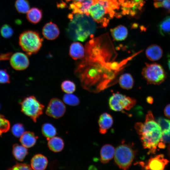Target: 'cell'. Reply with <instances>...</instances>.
<instances>
[{
    "instance_id": "17",
    "label": "cell",
    "mask_w": 170,
    "mask_h": 170,
    "mask_svg": "<svg viewBox=\"0 0 170 170\" xmlns=\"http://www.w3.org/2000/svg\"><path fill=\"white\" fill-rule=\"evenodd\" d=\"M106 8L99 3L92 5L88 9V12L93 19L98 20L101 19L106 12Z\"/></svg>"
},
{
    "instance_id": "32",
    "label": "cell",
    "mask_w": 170,
    "mask_h": 170,
    "mask_svg": "<svg viewBox=\"0 0 170 170\" xmlns=\"http://www.w3.org/2000/svg\"><path fill=\"white\" fill-rule=\"evenodd\" d=\"M12 132L16 137H20L25 132V128L21 124L17 123L12 127Z\"/></svg>"
},
{
    "instance_id": "24",
    "label": "cell",
    "mask_w": 170,
    "mask_h": 170,
    "mask_svg": "<svg viewBox=\"0 0 170 170\" xmlns=\"http://www.w3.org/2000/svg\"><path fill=\"white\" fill-rule=\"evenodd\" d=\"M42 132L43 135L48 140L55 136L57 133L56 129L52 124L46 123L42 127Z\"/></svg>"
},
{
    "instance_id": "10",
    "label": "cell",
    "mask_w": 170,
    "mask_h": 170,
    "mask_svg": "<svg viewBox=\"0 0 170 170\" xmlns=\"http://www.w3.org/2000/svg\"><path fill=\"white\" fill-rule=\"evenodd\" d=\"M168 162L163 155L160 154L150 158L143 167L146 170H162Z\"/></svg>"
},
{
    "instance_id": "15",
    "label": "cell",
    "mask_w": 170,
    "mask_h": 170,
    "mask_svg": "<svg viewBox=\"0 0 170 170\" xmlns=\"http://www.w3.org/2000/svg\"><path fill=\"white\" fill-rule=\"evenodd\" d=\"M85 49L79 42H74L71 45L69 49L70 56L74 60L80 59L85 56Z\"/></svg>"
},
{
    "instance_id": "3",
    "label": "cell",
    "mask_w": 170,
    "mask_h": 170,
    "mask_svg": "<svg viewBox=\"0 0 170 170\" xmlns=\"http://www.w3.org/2000/svg\"><path fill=\"white\" fill-rule=\"evenodd\" d=\"M43 39L39 34L35 31H27L20 36L19 45L22 49L30 55L37 53L42 44Z\"/></svg>"
},
{
    "instance_id": "39",
    "label": "cell",
    "mask_w": 170,
    "mask_h": 170,
    "mask_svg": "<svg viewBox=\"0 0 170 170\" xmlns=\"http://www.w3.org/2000/svg\"><path fill=\"white\" fill-rule=\"evenodd\" d=\"M153 99L150 96L146 98L147 102L150 104H152L153 102Z\"/></svg>"
},
{
    "instance_id": "20",
    "label": "cell",
    "mask_w": 170,
    "mask_h": 170,
    "mask_svg": "<svg viewBox=\"0 0 170 170\" xmlns=\"http://www.w3.org/2000/svg\"><path fill=\"white\" fill-rule=\"evenodd\" d=\"M112 37L117 41L124 40L127 37L128 31L124 26L120 25L110 30Z\"/></svg>"
},
{
    "instance_id": "31",
    "label": "cell",
    "mask_w": 170,
    "mask_h": 170,
    "mask_svg": "<svg viewBox=\"0 0 170 170\" xmlns=\"http://www.w3.org/2000/svg\"><path fill=\"white\" fill-rule=\"evenodd\" d=\"M0 33L3 37L5 38H8L13 35L14 31L9 25L8 24H5L1 27Z\"/></svg>"
},
{
    "instance_id": "6",
    "label": "cell",
    "mask_w": 170,
    "mask_h": 170,
    "mask_svg": "<svg viewBox=\"0 0 170 170\" xmlns=\"http://www.w3.org/2000/svg\"><path fill=\"white\" fill-rule=\"evenodd\" d=\"M21 111L34 122L42 114L44 106L33 96L25 98L21 103Z\"/></svg>"
},
{
    "instance_id": "2",
    "label": "cell",
    "mask_w": 170,
    "mask_h": 170,
    "mask_svg": "<svg viewBox=\"0 0 170 170\" xmlns=\"http://www.w3.org/2000/svg\"><path fill=\"white\" fill-rule=\"evenodd\" d=\"M73 17L69 15L71 19L67 31L71 39L84 42L95 30V24L87 15L76 14Z\"/></svg>"
},
{
    "instance_id": "35",
    "label": "cell",
    "mask_w": 170,
    "mask_h": 170,
    "mask_svg": "<svg viewBox=\"0 0 170 170\" xmlns=\"http://www.w3.org/2000/svg\"><path fill=\"white\" fill-rule=\"evenodd\" d=\"M14 170H31L32 168L29 165L24 163H17L12 168L9 169Z\"/></svg>"
},
{
    "instance_id": "23",
    "label": "cell",
    "mask_w": 170,
    "mask_h": 170,
    "mask_svg": "<svg viewBox=\"0 0 170 170\" xmlns=\"http://www.w3.org/2000/svg\"><path fill=\"white\" fill-rule=\"evenodd\" d=\"M42 16V12L40 9L33 8L27 12L26 17L29 21L33 24H36L40 21Z\"/></svg>"
},
{
    "instance_id": "38",
    "label": "cell",
    "mask_w": 170,
    "mask_h": 170,
    "mask_svg": "<svg viewBox=\"0 0 170 170\" xmlns=\"http://www.w3.org/2000/svg\"><path fill=\"white\" fill-rule=\"evenodd\" d=\"M164 112L166 116L170 119V104L167 105L165 107Z\"/></svg>"
},
{
    "instance_id": "16",
    "label": "cell",
    "mask_w": 170,
    "mask_h": 170,
    "mask_svg": "<svg viewBox=\"0 0 170 170\" xmlns=\"http://www.w3.org/2000/svg\"><path fill=\"white\" fill-rule=\"evenodd\" d=\"M115 151V149L111 145L107 144L104 145L100 151L101 162L106 163L111 160L114 156Z\"/></svg>"
},
{
    "instance_id": "12",
    "label": "cell",
    "mask_w": 170,
    "mask_h": 170,
    "mask_svg": "<svg viewBox=\"0 0 170 170\" xmlns=\"http://www.w3.org/2000/svg\"><path fill=\"white\" fill-rule=\"evenodd\" d=\"M113 123V118L110 114L107 113L102 114L98 121L100 133L102 134H105L111 127Z\"/></svg>"
},
{
    "instance_id": "4",
    "label": "cell",
    "mask_w": 170,
    "mask_h": 170,
    "mask_svg": "<svg viewBox=\"0 0 170 170\" xmlns=\"http://www.w3.org/2000/svg\"><path fill=\"white\" fill-rule=\"evenodd\" d=\"M142 75L148 84L159 85L167 78V74L163 67L156 63L145 64Z\"/></svg>"
},
{
    "instance_id": "27",
    "label": "cell",
    "mask_w": 170,
    "mask_h": 170,
    "mask_svg": "<svg viewBox=\"0 0 170 170\" xmlns=\"http://www.w3.org/2000/svg\"><path fill=\"white\" fill-rule=\"evenodd\" d=\"M15 6L17 10L21 13H26L30 9L29 3L27 0H16Z\"/></svg>"
},
{
    "instance_id": "40",
    "label": "cell",
    "mask_w": 170,
    "mask_h": 170,
    "mask_svg": "<svg viewBox=\"0 0 170 170\" xmlns=\"http://www.w3.org/2000/svg\"><path fill=\"white\" fill-rule=\"evenodd\" d=\"M167 64L168 67L170 71V53L167 55Z\"/></svg>"
},
{
    "instance_id": "26",
    "label": "cell",
    "mask_w": 170,
    "mask_h": 170,
    "mask_svg": "<svg viewBox=\"0 0 170 170\" xmlns=\"http://www.w3.org/2000/svg\"><path fill=\"white\" fill-rule=\"evenodd\" d=\"M156 122L161 127L162 134L167 135L170 133V120L162 117H159Z\"/></svg>"
},
{
    "instance_id": "29",
    "label": "cell",
    "mask_w": 170,
    "mask_h": 170,
    "mask_svg": "<svg viewBox=\"0 0 170 170\" xmlns=\"http://www.w3.org/2000/svg\"><path fill=\"white\" fill-rule=\"evenodd\" d=\"M63 99L64 103L71 106L77 105L80 102L78 97L72 94L66 93L64 95Z\"/></svg>"
},
{
    "instance_id": "14",
    "label": "cell",
    "mask_w": 170,
    "mask_h": 170,
    "mask_svg": "<svg viewBox=\"0 0 170 170\" xmlns=\"http://www.w3.org/2000/svg\"><path fill=\"white\" fill-rule=\"evenodd\" d=\"M163 52L160 46L152 44L148 47L145 51L146 57L150 60L156 61L160 59L162 56Z\"/></svg>"
},
{
    "instance_id": "37",
    "label": "cell",
    "mask_w": 170,
    "mask_h": 170,
    "mask_svg": "<svg viewBox=\"0 0 170 170\" xmlns=\"http://www.w3.org/2000/svg\"><path fill=\"white\" fill-rule=\"evenodd\" d=\"M11 53H7L0 55V61L2 60H6L10 58Z\"/></svg>"
},
{
    "instance_id": "7",
    "label": "cell",
    "mask_w": 170,
    "mask_h": 170,
    "mask_svg": "<svg viewBox=\"0 0 170 170\" xmlns=\"http://www.w3.org/2000/svg\"><path fill=\"white\" fill-rule=\"evenodd\" d=\"M136 103V100L134 98L118 93L113 94L109 99L110 108L116 111L129 110Z\"/></svg>"
},
{
    "instance_id": "42",
    "label": "cell",
    "mask_w": 170,
    "mask_h": 170,
    "mask_svg": "<svg viewBox=\"0 0 170 170\" xmlns=\"http://www.w3.org/2000/svg\"><path fill=\"white\" fill-rule=\"evenodd\" d=\"M155 1H161L163 0H154Z\"/></svg>"
},
{
    "instance_id": "36",
    "label": "cell",
    "mask_w": 170,
    "mask_h": 170,
    "mask_svg": "<svg viewBox=\"0 0 170 170\" xmlns=\"http://www.w3.org/2000/svg\"><path fill=\"white\" fill-rule=\"evenodd\" d=\"M161 142L165 144V143H170V133L167 135L162 134Z\"/></svg>"
},
{
    "instance_id": "34",
    "label": "cell",
    "mask_w": 170,
    "mask_h": 170,
    "mask_svg": "<svg viewBox=\"0 0 170 170\" xmlns=\"http://www.w3.org/2000/svg\"><path fill=\"white\" fill-rule=\"evenodd\" d=\"M10 76L5 70H0V83H9L10 82Z\"/></svg>"
},
{
    "instance_id": "13",
    "label": "cell",
    "mask_w": 170,
    "mask_h": 170,
    "mask_svg": "<svg viewBox=\"0 0 170 170\" xmlns=\"http://www.w3.org/2000/svg\"><path fill=\"white\" fill-rule=\"evenodd\" d=\"M48 164V159L46 156L42 154H37L31 158L30 166L32 169L43 170L46 168Z\"/></svg>"
},
{
    "instance_id": "11",
    "label": "cell",
    "mask_w": 170,
    "mask_h": 170,
    "mask_svg": "<svg viewBox=\"0 0 170 170\" xmlns=\"http://www.w3.org/2000/svg\"><path fill=\"white\" fill-rule=\"evenodd\" d=\"M42 33L47 39L53 40L58 37L60 34V31L56 24L50 22L44 26L42 28Z\"/></svg>"
},
{
    "instance_id": "9",
    "label": "cell",
    "mask_w": 170,
    "mask_h": 170,
    "mask_svg": "<svg viewBox=\"0 0 170 170\" xmlns=\"http://www.w3.org/2000/svg\"><path fill=\"white\" fill-rule=\"evenodd\" d=\"M10 63L14 69L21 71L26 69L28 66L29 61L26 54L22 52H17L11 56Z\"/></svg>"
},
{
    "instance_id": "25",
    "label": "cell",
    "mask_w": 170,
    "mask_h": 170,
    "mask_svg": "<svg viewBox=\"0 0 170 170\" xmlns=\"http://www.w3.org/2000/svg\"><path fill=\"white\" fill-rule=\"evenodd\" d=\"M160 33L163 36L170 34V16L166 17L158 26Z\"/></svg>"
},
{
    "instance_id": "33",
    "label": "cell",
    "mask_w": 170,
    "mask_h": 170,
    "mask_svg": "<svg viewBox=\"0 0 170 170\" xmlns=\"http://www.w3.org/2000/svg\"><path fill=\"white\" fill-rule=\"evenodd\" d=\"M154 5L156 8H163L170 12V0L155 1L154 3Z\"/></svg>"
},
{
    "instance_id": "21",
    "label": "cell",
    "mask_w": 170,
    "mask_h": 170,
    "mask_svg": "<svg viewBox=\"0 0 170 170\" xmlns=\"http://www.w3.org/2000/svg\"><path fill=\"white\" fill-rule=\"evenodd\" d=\"M119 82L122 88L129 90L133 87L134 81L133 77L130 74L125 73L120 76Z\"/></svg>"
},
{
    "instance_id": "43",
    "label": "cell",
    "mask_w": 170,
    "mask_h": 170,
    "mask_svg": "<svg viewBox=\"0 0 170 170\" xmlns=\"http://www.w3.org/2000/svg\"><path fill=\"white\" fill-rule=\"evenodd\" d=\"M169 151H170V147H169Z\"/></svg>"
},
{
    "instance_id": "19",
    "label": "cell",
    "mask_w": 170,
    "mask_h": 170,
    "mask_svg": "<svg viewBox=\"0 0 170 170\" xmlns=\"http://www.w3.org/2000/svg\"><path fill=\"white\" fill-rule=\"evenodd\" d=\"M48 140V147L53 152H59L63 149L64 145V142L61 138L54 136Z\"/></svg>"
},
{
    "instance_id": "28",
    "label": "cell",
    "mask_w": 170,
    "mask_h": 170,
    "mask_svg": "<svg viewBox=\"0 0 170 170\" xmlns=\"http://www.w3.org/2000/svg\"><path fill=\"white\" fill-rule=\"evenodd\" d=\"M61 87L62 90L66 94H72L76 89L74 83L69 80H65L61 83Z\"/></svg>"
},
{
    "instance_id": "18",
    "label": "cell",
    "mask_w": 170,
    "mask_h": 170,
    "mask_svg": "<svg viewBox=\"0 0 170 170\" xmlns=\"http://www.w3.org/2000/svg\"><path fill=\"white\" fill-rule=\"evenodd\" d=\"M37 138L33 132L26 131L20 137V141L23 145L26 148H29L35 144Z\"/></svg>"
},
{
    "instance_id": "8",
    "label": "cell",
    "mask_w": 170,
    "mask_h": 170,
    "mask_svg": "<svg viewBox=\"0 0 170 170\" xmlns=\"http://www.w3.org/2000/svg\"><path fill=\"white\" fill-rule=\"evenodd\" d=\"M66 110L65 106L60 99L54 98L50 101L46 110L48 116L57 119L62 116Z\"/></svg>"
},
{
    "instance_id": "5",
    "label": "cell",
    "mask_w": 170,
    "mask_h": 170,
    "mask_svg": "<svg viewBox=\"0 0 170 170\" xmlns=\"http://www.w3.org/2000/svg\"><path fill=\"white\" fill-rule=\"evenodd\" d=\"M135 154V151L130 145H121L115 149V162L120 168L126 170L131 165Z\"/></svg>"
},
{
    "instance_id": "30",
    "label": "cell",
    "mask_w": 170,
    "mask_h": 170,
    "mask_svg": "<svg viewBox=\"0 0 170 170\" xmlns=\"http://www.w3.org/2000/svg\"><path fill=\"white\" fill-rule=\"evenodd\" d=\"M10 123L4 116L0 115V135L7 132L10 128Z\"/></svg>"
},
{
    "instance_id": "22",
    "label": "cell",
    "mask_w": 170,
    "mask_h": 170,
    "mask_svg": "<svg viewBox=\"0 0 170 170\" xmlns=\"http://www.w3.org/2000/svg\"><path fill=\"white\" fill-rule=\"evenodd\" d=\"M27 148L22 145H14L13 153L16 159L20 161H23L28 153Z\"/></svg>"
},
{
    "instance_id": "41",
    "label": "cell",
    "mask_w": 170,
    "mask_h": 170,
    "mask_svg": "<svg viewBox=\"0 0 170 170\" xmlns=\"http://www.w3.org/2000/svg\"><path fill=\"white\" fill-rule=\"evenodd\" d=\"M74 2H82L85 0H72Z\"/></svg>"
},
{
    "instance_id": "1",
    "label": "cell",
    "mask_w": 170,
    "mask_h": 170,
    "mask_svg": "<svg viewBox=\"0 0 170 170\" xmlns=\"http://www.w3.org/2000/svg\"><path fill=\"white\" fill-rule=\"evenodd\" d=\"M135 128L140 136L144 148L148 149L149 153H154L161 141L162 133L151 112H148L144 123H136Z\"/></svg>"
}]
</instances>
